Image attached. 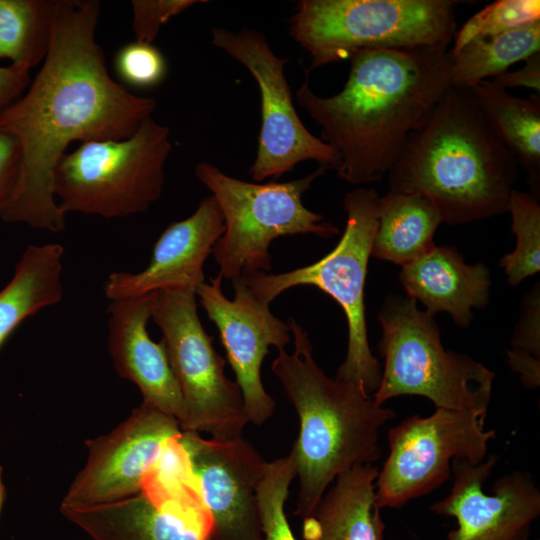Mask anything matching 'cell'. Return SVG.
Returning a JSON list of instances; mask_svg holds the SVG:
<instances>
[{
	"instance_id": "1",
	"label": "cell",
	"mask_w": 540,
	"mask_h": 540,
	"mask_svg": "<svg viewBox=\"0 0 540 540\" xmlns=\"http://www.w3.org/2000/svg\"><path fill=\"white\" fill-rule=\"evenodd\" d=\"M97 0H55L48 53L26 94L0 113V129L20 148V174L1 214L5 222L60 232L65 214L54 171L74 141L121 140L151 117L156 101L130 93L109 75L95 39Z\"/></svg>"
},
{
	"instance_id": "2",
	"label": "cell",
	"mask_w": 540,
	"mask_h": 540,
	"mask_svg": "<svg viewBox=\"0 0 540 540\" xmlns=\"http://www.w3.org/2000/svg\"><path fill=\"white\" fill-rule=\"evenodd\" d=\"M343 89L322 97L309 69L296 91L301 108L321 127V140L340 155L337 175L360 185L379 181L408 136L422 126L451 87L449 43L354 54Z\"/></svg>"
},
{
	"instance_id": "3",
	"label": "cell",
	"mask_w": 540,
	"mask_h": 540,
	"mask_svg": "<svg viewBox=\"0 0 540 540\" xmlns=\"http://www.w3.org/2000/svg\"><path fill=\"white\" fill-rule=\"evenodd\" d=\"M519 167L470 91L450 87L408 136L388 180L390 191L421 194L458 225L506 213Z\"/></svg>"
},
{
	"instance_id": "4",
	"label": "cell",
	"mask_w": 540,
	"mask_h": 540,
	"mask_svg": "<svg viewBox=\"0 0 540 540\" xmlns=\"http://www.w3.org/2000/svg\"><path fill=\"white\" fill-rule=\"evenodd\" d=\"M288 324L294 350H278L271 369L299 417L290 455L299 481L294 514L305 520L338 475L380 458V430L395 411L362 387L327 376L314 360L306 330L293 318Z\"/></svg>"
},
{
	"instance_id": "5",
	"label": "cell",
	"mask_w": 540,
	"mask_h": 540,
	"mask_svg": "<svg viewBox=\"0 0 540 540\" xmlns=\"http://www.w3.org/2000/svg\"><path fill=\"white\" fill-rule=\"evenodd\" d=\"M378 321L384 369L372 395L377 404L418 395L436 408L487 415L495 373L468 355L446 350L433 314L420 310L410 297L390 294Z\"/></svg>"
},
{
	"instance_id": "6",
	"label": "cell",
	"mask_w": 540,
	"mask_h": 540,
	"mask_svg": "<svg viewBox=\"0 0 540 540\" xmlns=\"http://www.w3.org/2000/svg\"><path fill=\"white\" fill-rule=\"evenodd\" d=\"M451 0H300L290 34L307 52L310 69L374 49L450 43L457 32ZM309 69V70H310Z\"/></svg>"
},
{
	"instance_id": "7",
	"label": "cell",
	"mask_w": 540,
	"mask_h": 540,
	"mask_svg": "<svg viewBox=\"0 0 540 540\" xmlns=\"http://www.w3.org/2000/svg\"><path fill=\"white\" fill-rule=\"evenodd\" d=\"M328 170L319 165L312 173L288 182L253 183L234 178L209 162L195 166L198 180L210 190L224 217V233L212 253L222 279L233 280L270 273L271 242L279 237L315 234L330 238L338 227L307 209L303 194Z\"/></svg>"
},
{
	"instance_id": "8",
	"label": "cell",
	"mask_w": 540,
	"mask_h": 540,
	"mask_svg": "<svg viewBox=\"0 0 540 540\" xmlns=\"http://www.w3.org/2000/svg\"><path fill=\"white\" fill-rule=\"evenodd\" d=\"M171 149L169 128L151 117L128 138L81 143L55 168L59 208L104 218L146 212L161 196Z\"/></svg>"
},
{
	"instance_id": "9",
	"label": "cell",
	"mask_w": 540,
	"mask_h": 540,
	"mask_svg": "<svg viewBox=\"0 0 540 540\" xmlns=\"http://www.w3.org/2000/svg\"><path fill=\"white\" fill-rule=\"evenodd\" d=\"M379 198L371 188H358L345 195L344 233L335 248L315 263L279 274L240 276L269 304L296 286H314L332 297L344 311L348 325L347 354L335 378L356 384L369 395L377 390L382 375L369 347L364 305L367 267L378 227Z\"/></svg>"
},
{
	"instance_id": "10",
	"label": "cell",
	"mask_w": 540,
	"mask_h": 540,
	"mask_svg": "<svg viewBox=\"0 0 540 540\" xmlns=\"http://www.w3.org/2000/svg\"><path fill=\"white\" fill-rule=\"evenodd\" d=\"M151 319L162 332L169 362L185 409L182 432H205L213 439L242 437L249 423L241 389L225 375V360L215 350L197 313L192 289L152 293Z\"/></svg>"
},
{
	"instance_id": "11",
	"label": "cell",
	"mask_w": 540,
	"mask_h": 540,
	"mask_svg": "<svg viewBox=\"0 0 540 540\" xmlns=\"http://www.w3.org/2000/svg\"><path fill=\"white\" fill-rule=\"evenodd\" d=\"M487 415L436 408L414 414L388 431L389 454L375 482L377 506L400 508L451 478L454 459L482 463L496 432L485 430Z\"/></svg>"
},
{
	"instance_id": "12",
	"label": "cell",
	"mask_w": 540,
	"mask_h": 540,
	"mask_svg": "<svg viewBox=\"0 0 540 540\" xmlns=\"http://www.w3.org/2000/svg\"><path fill=\"white\" fill-rule=\"evenodd\" d=\"M212 44L241 63L255 79L261 99V127L256 158L249 169L254 181L279 178L297 164L314 160L328 169L341 163L339 153L314 136L301 121L285 76L287 58L277 56L266 36L242 28L211 29Z\"/></svg>"
},
{
	"instance_id": "13",
	"label": "cell",
	"mask_w": 540,
	"mask_h": 540,
	"mask_svg": "<svg viewBox=\"0 0 540 540\" xmlns=\"http://www.w3.org/2000/svg\"><path fill=\"white\" fill-rule=\"evenodd\" d=\"M209 522L208 540H264L257 485L266 461L242 437L205 439L195 432L177 438Z\"/></svg>"
},
{
	"instance_id": "14",
	"label": "cell",
	"mask_w": 540,
	"mask_h": 540,
	"mask_svg": "<svg viewBox=\"0 0 540 540\" xmlns=\"http://www.w3.org/2000/svg\"><path fill=\"white\" fill-rule=\"evenodd\" d=\"M180 434L175 418L142 402L112 432L85 442L87 463L71 483L60 510L108 504L141 492L167 444Z\"/></svg>"
},
{
	"instance_id": "15",
	"label": "cell",
	"mask_w": 540,
	"mask_h": 540,
	"mask_svg": "<svg viewBox=\"0 0 540 540\" xmlns=\"http://www.w3.org/2000/svg\"><path fill=\"white\" fill-rule=\"evenodd\" d=\"M234 298L222 290V277H211L196 290L209 319L216 325L228 361L241 389L249 422L265 423L275 402L263 386L261 367L269 347L284 349L291 339L289 324L277 318L242 277L232 280Z\"/></svg>"
},
{
	"instance_id": "16",
	"label": "cell",
	"mask_w": 540,
	"mask_h": 540,
	"mask_svg": "<svg viewBox=\"0 0 540 540\" xmlns=\"http://www.w3.org/2000/svg\"><path fill=\"white\" fill-rule=\"evenodd\" d=\"M498 460L491 454L478 465L452 461L451 491L430 507L433 513L455 518L456 528L447 540L529 539L540 515V491L530 473L514 471L498 478L492 494H486L484 483Z\"/></svg>"
},
{
	"instance_id": "17",
	"label": "cell",
	"mask_w": 540,
	"mask_h": 540,
	"mask_svg": "<svg viewBox=\"0 0 540 540\" xmlns=\"http://www.w3.org/2000/svg\"><path fill=\"white\" fill-rule=\"evenodd\" d=\"M224 233V217L213 195L204 198L188 218L171 223L153 247L149 265L138 273L113 272L104 293L123 300L158 290L192 289L205 282L203 267Z\"/></svg>"
},
{
	"instance_id": "18",
	"label": "cell",
	"mask_w": 540,
	"mask_h": 540,
	"mask_svg": "<svg viewBox=\"0 0 540 540\" xmlns=\"http://www.w3.org/2000/svg\"><path fill=\"white\" fill-rule=\"evenodd\" d=\"M178 495L147 484L119 501L60 511L92 540H208L203 510Z\"/></svg>"
},
{
	"instance_id": "19",
	"label": "cell",
	"mask_w": 540,
	"mask_h": 540,
	"mask_svg": "<svg viewBox=\"0 0 540 540\" xmlns=\"http://www.w3.org/2000/svg\"><path fill=\"white\" fill-rule=\"evenodd\" d=\"M152 293L110 301L108 349L118 374L136 384L143 402L181 424L184 402L166 347L162 340L154 342L147 331Z\"/></svg>"
},
{
	"instance_id": "20",
	"label": "cell",
	"mask_w": 540,
	"mask_h": 540,
	"mask_svg": "<svg viewBox=\"0 0 540 540\" xmlns=\"http://www.w3.org/2000/svg\"><path fill=\"white\" fill-rule=\"evenodd\" d=\"M399 281L408 297L420 301L426 311L447 312L463 328L473 320L472 308H484L489 302V269L482 262L466 264L454 246L435 245L403 266Z\"/></svg>"
},
{
	"instance_id": "21",
	"label": "cell",
	"mask_w": 540,
	"mask_h": 540,
	"mask_svg": "<svg viewBox=\"0 0 540 540\" xmlns=\"http://www.w3.org/2000/svg\"><path fill=\"white\" fill-rule=\"evenodd\" d=\"M379 469L357 465L341 473L303 521L306 540H383L385 524L377 506Z\"/></svg>"
},
{
	"instance_id": "22",
	"label": "cell",
	"mask_w": 540,
	"mask_h": 540,
	"mask_svg": "<svg viewBox=\"0 0 540 540\" xmlns=\"http://www.w3.org/2000/svg\"><path fill=\"white\" fill-rule=\"evenodd\" d=\"M442 222L439 209L427 197L389 191L379 198L371 256L408 265L435 246L434 233Z\"/></svg>"
},
{
	"instance_id": "23",
	"label": "cell",
	"mask_w": 540,
	"mask_h": 540,
	"mask_svg": "<svg viewBox=\"0 0 540 540\" xmlns=\"http://www.w3.org/2000/svg\"><path fill=\"white\" fill-rule=\"evenodd\" d=\"M61 244L29 245L10 282L0 291V348L27 317L63 297Z\"/></svg>"
},
{
	"instance_id": "24",
	"label": "cell",
	"mask_w": 540,
	"mask_h": 540,
	"mask_svg": "<svg viewBox=\"0 0 540 540\" xmlns=\"http://www.w3.org/2000/svg\"><path fill=\"white\" fill-rule=\"evenodd\" d=\"M468 90L493 131L526 171L536 196L540 184L539 96L519 98L488 80Z\"/></svg>"
},
{
	"instance_id": "25",
	"label": "cell",
	"mask_w": 540,
	"mask_h": 540,
	"mask_svg": "<svg viewBox=\"0 0 540 540\" xmlns=\"http://www.w3.org/2000/svg\"><path fill=\"white\" fill-rule=\"evenodd\" d=\"M540 50V21L506 33L469 42L452 53L451 87L469 89L496 77Z\"/></svg>"
},
{
	"instance_id": "26",
	"label": "cell",
	"mask_w": 540,
	"mask_h": 540,
	"mask_svg": "<svg viewBox=\"0 0 540 540\" xmlns=\"http://www.w3.org/2000/svg\"><path fill=\"white\" fill-rule=\"evenodd\" d=\"M55 0H0V58L32 68L52 38Z\"/></svg>"
},
{
	"instance_id": "27",
	"label": "cell",
	"mask_w": 540,
	"mask_h": 540,
	"mask_svg": "<svg viewBox=\"0 0 540 540\" xmlns=\"http://www.w3.org/2000/svg\"><path fill=\"white\" fill-rule=\"evenodd\" d=\"M507 212L516 236L515 249L499 262L510 285L517 286L540 268V205L532 193L513 189Z\"/></svg>"
},
{
	"instance_id": "28",
	"label": "cell",
	"mask_w": 540,
	"mask_h": 540,
	"mask_svg": "<svg viewBox=\"0 0 540 540\" xmlns=\"http://www.w3.org/2000/svg\"><path fill=\"white\" fill-rule=\"evenodd\" d=\"M296 478V467L289 454L266 462L257 485L264 540H297L285 514L289 487Z\"/></svg>"
},
{
	"instance_id": "29",
	"label": "cell",
	"mask_w": 540,
	"mask_h": 540,
	"mask_svg": "<svg viewBox=\"0 0 540 540\" xmlns=\"http://www.w3.org/2000/svg\"><path fill=\"white\" fill-rule=\"evenodd\" d=\"M540 21L539 0H498L472 16L454 36L452 53L476 39L494 37Z\"/></svg>"
},
{
	"instance_id": "30",
	"label": "cell",
	"mask_w": 540,
	"mask_h": 540,
	"mask_svg": "<svg viewBox=\"0 0 540 540\" xmlns=\"http://www.w3.org/2000/svg\"><path fill=\"white\" fill-rule=\"evenodd\" d=\"M507 351L508 364L520 374L522 384L535 389L540 384V291L535 284L525 296L519 322Z\"/></svg>"
},
{
	"instance_id": "31",
	"label": "cell",
	"mask_w": 540,
	"mask_h": 540,
	"mask_svg": "<svg viewBox=\"0 0 540 540\" xmlns=\"http://www.w3.org/2000/svg\"><path fill=\"white\" fill-rule=\"evenodd\" d=\"M115 69L124 82L138 88H149L164 80L167 65L162 53L152 43L135 40L118 51Z\"/></svg>"
},
{
	"instance_id": "32",
	"label": "cell",
	"mask_w": 540,
	"mask_h": 540,
	"mask_svg": "<svg viewBox=\"0 0 540 540\" xmlns=\"http://www.w3.org/2000/svg\"><path fill=\"white\" fill-rule=\"evenodd\" d=\"M205 0H133V32L136 41L152 43L172 17Z\"/></svg>"
},
{
	"instance_id": "33",
	"label": "cell",
	"mask_w": 540,
	"mask_h": 540,
	"mask_svg": "<svg viewBox=\"0 0 540 540\" xmlns=\"http://www.w3.org/2000/svg\"><path fill=\"white\" fill-rule=\"evenodd\" d=\"M20 163V148L16 138L0 129V216L14 194Z\"/></svg>"
},
{
	"instance_id": "34",
	"label": "cell",
	"mask_w": 540,
	"mask_h": 540,
	"mask_svg": "<svg viewBox=\"0 0 540 540\" xmlns=\"http://www.w3.org/2000/svg\"><path fill=\"white\" fill-rule=\"evenodd\" d=\"M29 71L30 68L19 64L0 67V113L30 85Z\"/></svg>"
},
{
	"instance_id": "35",
	"label": "cell",
	"mask_w": 540,
	"mask_h": 540,
	"mask_svg": "<svg viewBox=\"0 0 540 540\" xmlns=\"http://www.w3.org/2000/svg\"><path fill=\"white\" fill-rule=\"evenodd\" d=\"M525 61L521 69L505 71L491 80L499 87L506 89L511 87H526L540 91V52H537Z\"/></svg>"
},
{
	"instance_id": "36",
	"label": "cell",
	"mask_w": 540,
	"mask_h": 540,
	"mask_svg": "<svg viewBox=\"0 0 540 540\" xmlns=\"http://www.w3.org/2000/svg\"><path fill=\"white\" fill-rule=\"evenodd\" d=\"M2 471H3L2 467L0 466V512L2 510L4 500H5V497H6L5 486H4L3 481H2Z\"/></svg>"
}]
</instances>
